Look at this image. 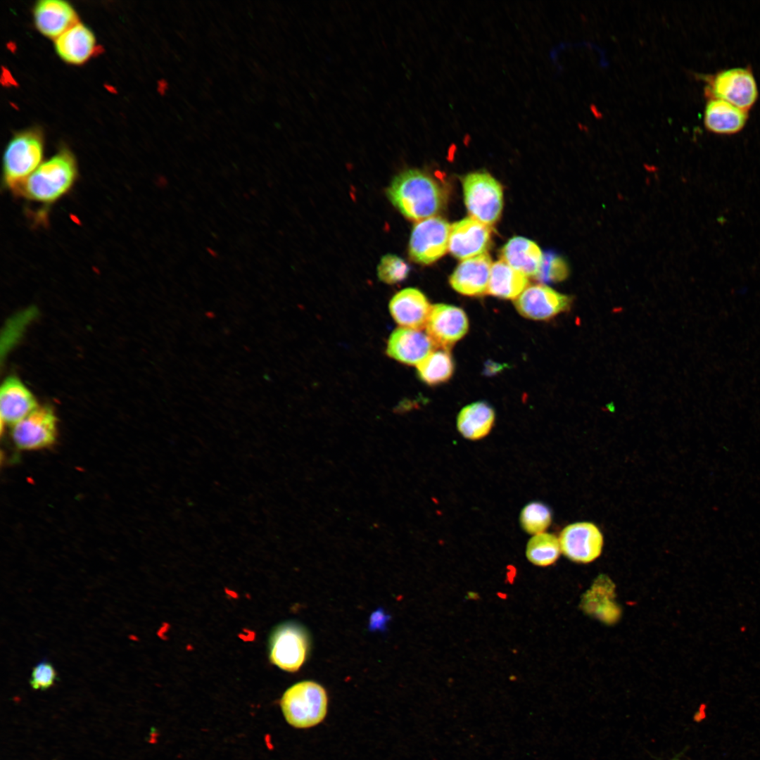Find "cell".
Wrapping results in <instances>:
<instances>
[{"label":"cell","mask_w":760,"mask_h":760,"mask_svg":"<svg viewBox=\"0 0 760 760\" xmlns=\"http://www.w3.org/2000/svg\"><path fill=\"white\" fill-rule=\"evenodd\" d=\"M78 175L75 157L70 150L62 148L43 161L11 192L18 198L40 204L46 210L72 189Z\"/></svg>","instance_id":"1"},{"label":"cell","mask_w":760,"mask_h":760,"mask_svg":"<svg viewBox=\"0 0 760 760\" xmlns=\"http://www.w3.org/2000/svg\"><path fill=\"white\" fill-rule=\"evenodd\" d=\"M392 204L409 220L434 217L443 207L445 193L439 183L423 171L410 169L394 177L387 189Z\"/></svg>","instance_id":"2"},{"label":"cell","mask_w":760,"mask_h":760,"mask_svg":"<svg viewBox=\"0 0 760 760\" xmlns=\"http://www.w3.org/2000/svg\"><path fill=\"white\" fill-rule=\"evenodd\" d=\"M326 690L312 680H303L289 687L280 699L286 722L293 728L307 729L321 723L328 712Z\"/></svg>","instance_id":"3"},{"label":"cell","mask_w":760,"mask_h":760,"mask_svg":"<svg viewBox=\"0 0 760 760\" xmlns=\"http://www.w3.org/2000/svg\"><path fill=\"white\" fill-rule=\"evenodd\" d=\"M44 139L39 129L15 134L3 155L1 186L11 191L43 162Z\"/></svg>","instance_id":"4"},{"label":"cell","mask_w":760,"mask_h":760,"mask_svg":"<svg viewBox=\"0 0 760 760\" xmlns=\"http://www.w3.org/2000/svg\"><path fill=\"white\" fill-rule=\"evenodd\" d=\"M464 198L471 217L490 227L500 218L502 189L500 183L484 172L468 174L462 181Z\"/></svg>","instance_id":"5"},{"label":"cell","mask_w":760,"mask_h":760,"mask_svg":"<svg viewBox=\"0 0 760 760\" xmlns=\"http://www.w3.org/2000/svg\"><path fill=\"white\" fill-rule=\"evenodd\" d=\"M708 99L727 101L748 111L758 97V87L750 68H732L703 76Z\"/></svg>","instance_id":"6"},{"label":"cell","mask_w":760,"mask_h":760,"mask_svg":"<svg viewBox=\"0 0 760 760\" xmlns=\"http://www.w3.org/2000/svg\"><path fill=\"white\" fill-rule=\"evenodd\" d=\"M451 225L438 216L417 222L412 231L409 255L415 262H434L448 250Z\"/></svg>","instance_id":"7"},{"label":"cell","mask_w":760,"mask_h":760,"mask_svg":"<svg viewBox=\"0 0 760 760\" xmlns=\"http://www.w3.org/2000/svg\"><path fill=\"white\" fill-rule=\"evenodd\" d=\"M309 638L303 627L293 623L279 626L270 640V658L279 669L294 672L305 662Z\"/></svg>","instance_id":"8"},{"label":"cell","mask_w":760,"mask_h":760,"mask_svg":"<svg viewBox=\"0 0 760 760\" xmlns=\"http://www.w3.org/2000/svg\"><path fill=\"white\" fill-rule=\"evenodd\" d=\"M56 415L49 407H37L13 425V442L22 450H37L49 446L56 439Z\"/></svg>","instance_id":"9"},{"label":"cell","mask_w":760,"mask_h":760,"mask_svg":"<svg viewBox=\"0 0 760 760\" xmlns=\"http://www.w3.org/2000/svg\"><path fill=\"white\" fill-rule=\"evenodd\" d=\"M562 552L576 563L593 562L602 550L604 539L598 527L590 522H577L562 529L559 537Z\"/></svg>","instance_id":"10"},{"label":"cell","mask_w":760,"mask_h":760,"mask_svg":"<svg viewBox=\"0 0 760 760\" xmlns=\"http://www.w3.org/2000/svg\"><path fill=\"white\" fill-rule=\"evenodd\" d=\"M425 328L436 348L448 350L467 334L469 322L462 309L436 304L431 306Z\"/></svg>","instance_id":"11"},{"label":"cell","mask_w":760,"mask_h":760,"mask_svg":"<svg viewBox=\"0 0 760 760\" xmlns=\"http://www.w3.org/2000/svg\"><path fill=\"white\" fill-rule=\"evenodd\" d=\"M571 303L568 296L543 284L528 286L514 300L521 315L535 320L549 319L568 310Z\"/></svg>","instance_id":"12"},{"label":"cell","mask_w":760,"mask_h":760,"mask_svg":"<svg viewBox=\"0 0 760 760\" xmlns=\"http://www.w3.org/2000/svg\"><path fill=\"white\" fill-rule=\"evenodd\" d=\"M490 227L469 217L451 225L448 251L466 260L486 253L490 242Z\"/></svg>","instance_id":"13"},{"label":"cell","mask_w":760,"mask_h":760,"mask_svg":"<svg viewBox=\"0 0 760 760\" xmlns=\"http://www.w3.org/2000/svg\"><path fill=\"white\" fill-rule=\"evenodd\" d=\"M492 265L487 253L464 260L451 274L450 284L456 291L465 296L487 293Z\"/></svg>","instance_id":"14"},{"label":"cell","mask_w":760,"mask_h":760,"mask_svg":"<svg viewBox=\"0 0 760 760\" xmlns=\"http://www.w3.org/2000/svg\"><path fill=\"white\" fill-rule=\"evenodd\" d=\"M436 348L433 341L421 330L398 328L390 336L386 353L392 358L409 365H417Z\"/></svg>","instance_id":"15"},{"label":"cell","mask_w":760,"mask_h":760,"mask_svg":"<svg viewBox=\"0 0 760 760\" xmlns=\"http://www.w3.org/2000/svg\"><path fill=\"white\" fill-rule=\"evenodd\" d=\"M431 309L426 297L419 290L405 289L389 303L390 312L403 328L421 330L424 328Z\"/></svg>","instance_id":"16"},{"label":"cell","mask_w":760,"mask_h":760,"mask_svg":"<svg viewBox=\"0 0 760 760\" xmlns=\"http://www.w3.org/2000/svg\"><path fill=\"white\" fill-rule=\"evenodd\" d=\"M35 27L44 36L56 39L78 23L74 8L61 0H41L33 9Z\"/></svg>","instance_id":"17"},{"label":"cell","mask_w":760,"mask_h":760,"mask_svg":"<svg viewBox=\"0 0 760 760\" xmlns=\"http://www.w3.org/2000/svg\"><path fill=\"white\" fill-rule=\"evenodd\" d=\"M37 407L32 393L15 377L6 378L0 390V412L1 424L18 423Z\"/></svg>","instance_id":"18"},{"label":"cell","mask_w":760,"mask_h":760,"mask_svg":"<svg viewBox=\"0 0 760 760\" xmlns=\"http://www.w3.org/2000/svg\"><path fill=\"white\" fill-rule=\"evenodd\" d=\"M55 49L65 62L80 65L88 61L96 51L93 32L82 23H77L55 39Z\"/></svg>","instance_id":"19"},{"label":"cell","mask_w":760,"mask_h":760,"mask_svg":"<svg viewBox=\"0 0 760 760\" xmlns=\"http://www.w3.org/2000/svg\"><path fill=\"white\" fill-rule=\"evenodd\" d=\"M748 111L727 101L708 99L704 111V124L710 132L720 134H735L745 127Z\"/></svg>","instance_id":"20"},{"label":"cell","mask_w":760,"mask_h":760,"mask_svg":"<svg viewBox=\"0 0 760 760\" xmlns=\"http://www.w3.org/2000/svg\"><path fill=\"white\" fill-rule=\"evenodd\" d=\"M543 256L535 242L521 236L512 238L501 250L502 260L526 277H536Z\"/></svg>","instance_id":"21"},{"label":"cell","mask_w":760,"mask_h":760,"mask_svg":"<svg viewBox=\"0 0 760 760\" xmlns=\"http://www.w3.org/2000/svg\"><path fill=\"white\" fill-rule=\"evenodd\" d=\"M495 412L488 403L476 402L465 406L457 415V428L461 435L476 441L486 437L495 422Z\"/></svg>","instance_id":"22"},{"label":"cell","mask_w":760,"mask_h":760,"mask_svg":"<svg viewBox=\"0 0 760 760\" xmlns=\"http://www.w3.org/2000/svg\"><path fill=\"white\" fill-rule=\"evenodd\" d=\"M528 284L526 276L500 260L493 263L487 293L501 298L514 299L527 288Z\"/></svg>","instance_id":"23"},{"label":"cell","mask_w":760,"mask_h":760,"mask_svg":"<svg viewBox=\"0 0 760 760\" xmlns=\"http://www.w3.org/2000/svg\"><path fill=\"white\" fill-rule=\"evenodd\" d=\"M417 366L418 376L429 385L447 381L454 372L453 360L447 350H433Z\"/></svg>","instance_id":"24"},{"label":"cell","mask_w":760,"mask_h":760,"mask_svg":"<svg viewBox=\"0 0 760 760\" xmlns=\"http://www.w3.org/2000/svg\"><path fill=\"white\" fill-rule=\"evenodd\" d=\"M561 552L559 538L545 532L534 535L528 541L526 547V558L531 564L538 566L554 564Z\"/></svg>","instance_id":"25"},{"label":"cell","mask_w":760,"mask_h":760,"mask_svg":"<svg viewBox=\"0 0 760 760\" xmlns=\"http://www.w3.org/2000/svg\"><path fill=\"white\" fill-rule=\"evenodd\" d=\"M519 522L527 533L536 535L543 533L552 522L551 509L541 502H531L521 509Z\"/></svg>","instance_id":"26"},{"label":"cell","mask_w":760,"mask_h":760,"mask_svg":"<svg viewBox=\"0 0 760 760\" xmlns=\"http://www.w3.org/2000/svg\"><path fill=\"white\" fill-rule=\"evenodd\" d=\"M410 267L400 257L386 254L382 257L377 267L379 279L386 284H393L403 281L408 275Z\"/></svg>","instance_id":"27"},{"label":"cell","mask_w":760,"mask_h":760,"mask_svg":"<svg viewBox=\"0 0 760 760\" xmlns=\"http://www.w3.org/2000/svg\"><path fill=\"white\" fill-rule=\"evenodd\" d=\"M569 269L564 260L552 252L543 255L536 279L541 282H558L568 276Z\"/></svg>","instance_id":"28"},{"label":"cell","mask_w":760,"mask_h":760,"mask_svg":"<svg viewBox=\"0 0 760 760\" xmlns=\"http://www.w3.org/2000/svg\"><path fill=\"white\" fill-rule=\"evenodd\" d=\"M56 678L57 673L53 664L44 659L34 666L30 683L34 690H45L54 684Z\"/></svg>","instance_id":"29"},{"label":"cell","mask_w":760,"mask_h":760,"mask_svg":"<svg viewBox=\"0 0 760 760\" xmlns=\"http://www.w3.org/2000/svg\"><path fill=\"white\" fill-rule=\"evenodd\" d=\"M388 616L385 614L381 609L376 610L371 615L369 628L371 630H383Z\"/></svg>","instance_id":"30"}]
</instances>
